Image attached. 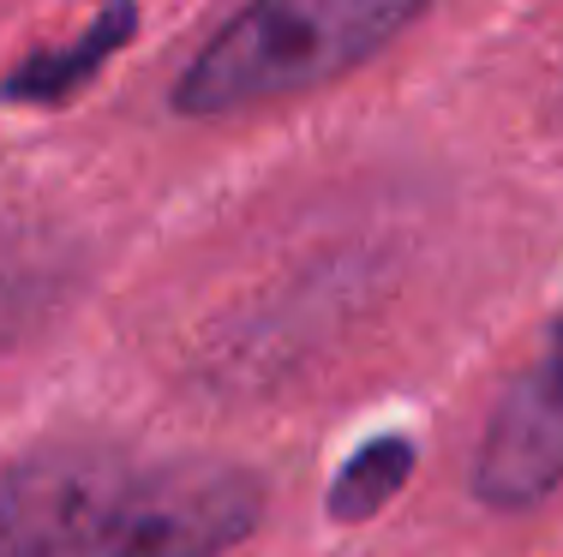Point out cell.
<instances>
[{
	"mask_svg": "<svg viewBox=\"0 0 563 557\" xmlns=\"http://www.w3.org/2000/svg\"><path fill=\"white\" fill-rule=\"evenodd\" d=\"M264 522V480L222 456L36 449L0 468V557H228Z\"/></svg>",
	"mask_w": 563,
	"mask_h": 557,
	"instance_id": "obj_1",
	"label": "cell"
},
{
	"mask_svg": "<svg viewBox=\"0 0 563 557\" xmlns=\"http://www.w3.org/2000/svg\"><path fill=\"white\" fill-rule=\"evenodd\" d=\"M432 0H246L174 78V114L228 121L360 73Z\"/></svg>",
	"mask_w": 563,
	"mask_h": 557,
	"instance_id": "obj_2",
	"label": "cell"
},
{
	"mask_svg": "<svg viewBox=\"0 0 563 557\" xmlns=\"http://www.w3.org/2000/svg\"><path fill=\"white\" fill-rule=\"evenodd\" d=\"M467 486L486 510H533L563 486V318L492 408Z\"/></svg>",
	"mask_w": 563,
	"mask_h": 557,
	"instance_id": "obj_3",
	"label": "cell"
},
{
	"mask_svg": "<svg viewBox=\"0 0 563 557\" xmlns=\"http://www.w3.org/2000/svg\"><path fill=\"white\" fill-rule=\"evenodd\" d=\"M132 31H139V7H132V0H114L102 19H90L85 36H73L66 48H48V55H31L19 73H7L0 102H31V109L66 102L78 85H90V78L102 73V60H109Z\"/></svg>",
	"mask_w": 563,
	"mask_h": 557,
	"instance_id": "obj_4",
	"label": "cell"
},
{
	"mask_svg": "<svg viewBox=\"0 0 563 557\" xmlns=\"http://www.w3.org/2000/svg\"><path fill=\"white\" fill-rule=\"evenodd\" d=\"M413 474V444L408 437H372L354 456L342 461V474L330 480V522H372V515L390 503Z\"/></svg>",
	"mask_w": 563,
	"mask_h": 557,
	"instance_id": "obj_5",
	"label": "cell"
}]
</instances>
